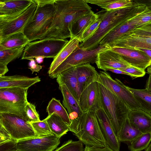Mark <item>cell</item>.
I'll use <instances>...</instances> for the list:
<instances>
[{"mask_svg": "<svg viewBox=\"0 0 151 151\" xmlns=\"http://www.w3.org/2000/svg\"><path fill=\"white\" fill-rule=\"evenodd\" d=\"M55 4L56 11L52 23L38 40L71 38L73 23L92 11L85 0H55Z\"/></svg>", "mask_w": 151, "mask_h": 151, "instance_id": "1", "label": "cell"}, {"mask_svg": "<svg viewBox=\"0 0 151 151\" xmlns=\"http://www.w3.org/2000/svg\"><path fill=\"white\" fill-rule=\"evenodd\" d=\"M146 6L144 2L134 1L132 4L127 7L109 11L104 9L102 19L98 29L92 37L80 43L78 48L85 50L96 48L111 31L142 12Z\"/></svg>", "mask_w": 151, "mask_h": 151, "instance_id": "2", "label": "cell"}, {"mask_svg": "<svg viewBox=\"0 0 151 151\" xmlns=\"http://www.w3.org/2000/svg\"><path fill=\"white\" fill-rule=\"evenodd\" d=\"M68 127L70 131L85 145L99 147L107 146L95 112H83L77 118L71 121Z\"/></svg>", "mask_w": 151, "mask_h": 151, "instance_id": "3", "label": "cell"}, {"mask_svg": "<svg viewBox=\"0 0 151 151\" xmlns=\"http://www.w3.org/2000/svg\"><path fill=\"white\" fill-rule=\"evenodd\" d=\"M37 4L34 14L23 32L30 42L38 40L48 30L56 11L55 0H34Z\"/></svg>", "mask_w": 151, "mask_h": 151, "instance_id": "4", "label": "cell"}, {"mask_svg": "<svg viewBox=\"0 0 151 151\" xmlns=\"http://www.w3.org/2000/svg\"><path fill=\"white\" fill-rule=\"evenodd\" d=\"M99 83L102 108L117 137L130 109L116 94Z\"/></svg>", "mask_w": 151, "mask_h": 151, "instance_id": "5", "label": "cell"}, {"mask_svg": "<svg viewBox=\"0 0 151 151\" xmlns=\"http://www.w3.org/2000/svg\"><path fill=\"white\" fill-rule=\"evenodd\" d=\"M28 89L16 87L0 88V113L15 115L29 122L25 110L28 102Z\"/></svg>", "mask_w": 151, "mask_h": 151, "instance_id": "6", "label": "cell"}, {"mask_svg": "<svg viewBox=\"0 0 151 151\" xmlns=\"http://www.w3.org/2000/svg\"><path fill=\"white\" fill-rule=\"evenodd\" d=\"M68 42L66 40L50 39L30 42L25 46L21 59L29 60L38 56L54 59Z\"/></svg>", "mask_w": 151, "mask_h": 151, "instance_id": "7", "label": "cell"}, {"mask_svg": "<svg viewBox=\"0 0 151 151\" xmlns=\"http://www.w3.org/2000/svg\"><path fill=\"white\" fill-rule=\"evenodd\" d=\"M111 48L108 44L99 45L96 48L91 50H85L78 47L49 76L52 79L56 78L58 74L69 68L83 64L95 63L99 52Z\"/></svg>", "mask_w": 151, "mask_h": 151, "instance_id": "8", "label": "cell"}, {"mask_svg": "<svg viewBox=\"0 0 151 151\" xmlns=\"http://www.w3.org/2000/svg\"><path fill=\"white\" fill-rule=\"evenodd\" d=\"M0 125L18 142L37 137L30 123L15 115L0 113Z\"/></svg>", "mask_w": 151, "mask_h": 151, "instance_id": "9", "label": "cell"}, {"mask_svg": "<svg viewBox=\"0 0 151 151\" xmlns=\"http://www.w3.org/2000/svg\"><path fill=\"white\" fill-rule=\"evenodd\" d=\"M98 82L120 98L130 110L142 109L139 104L128 87L119 79H114L108 73L100 71Z\"/></svg>", "mask_w": 151, "mask_h": 151, "instance_id": "10", "label": "cell"}, {"mask_svg": "<svg viewBox=\"0 0 151 151\" xmlns=\"http://www.w3.org/2000/svg\"><path fill=\"white\" fill-rule=\"evenodd\" d=\"M28 9L22 14L11 20L0 22V40L23 30L34 15L37 4L34 0Z\"/></svg>", "mask_w": 151, "mask_h": 151, "instance_id": "11", "label": "cell"}, {"mask_svg": "<svg viewBox=\"0 0 151 151\" xmlns=\"http://www.w3.org/2000/svg\"><path fill=\"white\" fill-rule=\"evenodd\" d=\"M55 135L36 137L18 141V151H53L60 143Z\"/></svg>", "mask_w": 151, "mask_h": 151, "instance_id": "12", "label": "cell"}, {"mask_svg": "<svg viewBox=\"0 0 151 151\" xmlns=\"http://www.w3.org/2000/svg\"><path fill=\"white\" fill-rule=\"evenodd\" d=\"M78 104L83 112L90 111L95 112L102 108L99 83L94 82L81 93Z\"/></svg>", "mask_w": 151, "mask_h": 151, "instance_id": "13", "label": "cell"}, {"mask_svg": "<svg viewBox=\"0 0 151 151\" xmlns=\"http://www.w3.org/2000/svg\"><path fill=\"white\" fill-rule=\"evenodd\" d=\"M33 0H0V22L8 21L22 14Z\"/></svg>", "mask_w": 151, "mask_h": 151, "instance_id": "14", "label": "cell"}, {"mask_svg": "<svg viewBox=\"0 0 151 151\" xmlns=\"http://www.w3.org/2000/svg\"><path fill=\"white\" fill-rule=\"evenodd\" d=\"M111 49L132 66L145 70L151 65V58L142 51L115 47H111Z\"/></svg>", "mask_w": 151, "mask_h": 151, "instance_id": "15", "label": "cell"}, {"mask_svg": "<svg viewBox=\"0 0 151 151\" xmlns=\"http://www.w3.org/2000/svg\"><path fill=\"white\" fill-rule=\"evenodd\" d=\"M111 48L98 53L95 63L99 69L106 71L108 69L120 70L131 66L121 55Z\"/></svg>", "mask_w": 151, "mask_h": 151, "instance_id": "16", "label": "cell"}, {"mask_svg": "<svg viewBox=\"0 0 151 151\" xmlns=\"http://www.w3.org/2000/svg\"><path fill=\"white\" fill-rule=\"evenodd\" d=\"M95 114L107 145L115 151H119L120 142L103 109H99Z\"/></svg>", "mask_w": 151, "mask_h": 151, "instance_id": "17", "label": "cell"}, {"mask_svg": "<svg viewBox=\"0 0 151 151\" xmlns=\"http://www.w3.org/2000/svg\"><path fill=\"white\" fill-rule=\"evenodd\" d=\"M132 49L142 48L151 50V37L125 34L109 45Z\"/></svg>", "mask_w": 151, "mask_h": 151, "instance_id": "18", "label": "cell"}, {"mask_svg": "<svg viewBox=\"0 0 151 151\" xmlns=\"http://www.w3.org/2000/svg\"><path fill=\"white\" fill-rule=\"evenodd\" d=\"M40 81L38 76L32 78L17 75L0 76V88L16 87L28 89Z\"/></svg>", "mask_w": 151, "mask_h": 151, "instance_id": "19", "label": "cell"}, {"mask_svg": "<svg viewBox=\"0 0 151 151\" xmlns=\"http://www.w3.org/2000/svg\"><path fill=\"white\" fill-rule=\"evenodd\" d=\"M75 68L81 93L91 83L98 82L99 73L90 64L80 65Z\"/></svg>", "mask_w": 151, "mask_h": 151, "instance_id": "20", "label": "cell"}, {"mask_svg": "<svg viewBox=\"0 0 151 151\" xmlns=\"http://www.w3.org/2000/svg\"><path fill=\"white\" fill-rule=\"evenodd\" d=\"M56 81L58 84H65L78 103L81 93L75 67L69 68L58 74Z\"/></svg>", "mask_w": 151, "mask_h": 151, "instance_id": "21", "label": "cell"}, {"mask_svg": "<svg viewBox=\"0 0 151 151\" xmlns=\"http://www.w3.org/2000/svg\"><path fill=\"white\" fill-rule=\"evenodd\" d=\"M128 118L131 124L142 133L151 132V116L142 109L130 110Z\"/></svg>", "mask_w": 151, "mask_h": 151, "instance_id": "22", "label": "cell"}, {"mask_svg": "<svg viewBox=\"0 0 151 151\" xmlns=\"http://www.w3.org/2000/svg\"><path fill=\"white\" fill-rule=\"evenodd\" d=\"M80 43L79 40L77 37H72L70 38L68 42L58 55L53 59L48 72V75H50L78 47Z\"/></svg>", "mask_w": 151, "mask_h": 151, "instance_id": "23", "label": "cell"}, {"mask_svg": "<svg viewBox=\"0 0 151 151\" xmlns=\"http://www.w3.org/2000/svg\"><path fill=\"white\" fill-rule=\"evenodd\" d=\"M98 15L92 11L80 18L73 23L72 37H77L80 41L83 33L97 20Z\"/></svg>", "mask_w": 151, "mask_h": 151, "instance_id": "24", "label": "cell"}, {"mask_svg": "<svg viewBox=\"0 0 151 151\" xmlns=\"http://www.w3.org/2000/svg\"><path fill=\"white\" fill-rule=\"evenodd\" d=\"M26 46H23L0 50V76L9 71L7 65L22 55Z\"/></svg>", "mask_w": 151, "mask_h": 151, "instance_id": "25", "label": "cell"}, {"mask_svg": "<svg viewBox=\"0 0 151 151\" xmlns=\"http://www.w3.org/2000/svg\"><path fill=\"white\" fill-rule=\"evenodd\" d=\"M59 88L62 93L63 99V105L67 110L68 115L76 112L79 116L83 112L81 110L78 102L70 92L66 86L63 84L58 83Z\"/></svg>", "mask_w": 151, "mask_h": 151, "instance_id": "26", "label": "cell"}, {"mask_svg": "<svg viewBox=\"0 0 151 151\" xmlns=\"http://www.w3.org/2000/svg\"><path fill=\"white\" fill-rule=\"evenodd\" d=\"M45 119L52 133L58 138H60L70 131L68 125L55 113L49 115Z\"/></svg>", "mask_w": 151, "mask_h": 151, "instance_id": "27", "label": "cell"}, {"mask_svg": "<svg viewBox=\"0 0 151 151\" xmlns=\"http://www.w3.org/2000/svg\"><path fill=\"white\" fill-rule=\"evenodd\" d=\"M30 42L23 31L19 32L0 40V50L26 46Z\"/></svg>", "mask_w": 151, "mask_h": 151, "instance_id": "28", "label": "cell"}, {"mask_svg": "<svg viewBox=\"0 0 151 151\" xmlns=\"http://www.w3.org/2000/svg\"><path fill=\"white\" fill-rule=\"evenodd\" d=\"M142 134L131 124L128 116L122 127L117 137L120 142H131Z\"/></svg>", "mask_w": 151, "mask_h": 151, "instance_id": "29", "label": "cell"}, {"mask_svg": "<svg viewBox=\"0 0 151 151\" xmlns=\"http://www.w3.org/2000/svg\"><path fill=\"white\" fill-rule=\"evenodd\" d=\"M87 3L96 5L107 11L131 5L134 1L131 0H85Z\"/></svg>", "mask_w": 151, "mask_h": 151, "instance_id": "30", "label": "cell"}, {"mask_svg": "<svg viewBox=\"0 0 151 151\" xmlns=\"http://www.w3.org/2000/svg\"><path fill=\"white\" fill-rule=\"evenodd\" d=\"M128 87L139 104L142 110L151 116V92L145 88L140 89Z\"/></svg>", "mask_w": 151, "mask_h": 151, "instance_id": "31", "label": "cell"}, {"mask_svg": "<svg viewBox=\"0 0 151 151\" xmlns=\"http://www.w3.org/2000/svg\"><path fill=\"white\" fill-rule=\"evenodd\" d=\"M48 115L55 113L59 116L69 126L71 124L68 114L60 100L53 98L49 102L46 108Z\"/></svg>", "mask_w": 151, "mask_h": 151, "instance_id": "32", "label": "cell"}, {"mask_svg": "<svg viewBox=\"0 0 151 151\" xmlns=\"http://www.w3.org/2000/svg\"><path fill=\"white\" fill-rule=\"evenodd\" d=\"M151 142V132L142 133L132 142L128 146L130 151H141L146 149Z\"/></svg>", "mask_w": 151, "mask_h": 151, "instance_id": "33", "label": "cell"}, {"mask_svg": "<svg viewBox=\"0 0 151 151\" xmlns=\"http://www.w3.org/2000/svg\"><path fill=\"white\" fill-rule=\"evenodd\" d=\"M150 1L145 2L146 6L144 10L131 19L136 28L151 22V1Z\"/></svg>", "mask_w": 151, "mask_h": 151, "instance_id": "34", "label": "cell"}, {"mask_svg": "<svg viewBox=\"0 0 151 151\" xmlns=\"http://www.w3.org/2000/svg\"><path fill=\"white\" fill-rule=\"evenodd\" d=\"M37 137H42L54 135L51 131L45 119L38 121L29 122Z\"/></svg>", "mask_w": 151, "mask_h": 151, "instance_id": "35", "label": "cell"}, {"mask_svg": "<svg viewBox=\"0 0 151 151\" xmlns=\"http://www.w3.org/2000/svg\"><path fill=\"white\" fill-rule=\"evenodd\" d=\"M104 9L97 12L98 18L97 20L83 33L80 40V43L84 42L91 37L95 33L98 29L102 21Z\"/></svg>", "mask_w": 151, "mask_h": 151, "instance_id": "36", "label": "cell"}, {"mask_svg": "<svg viewBox=\"0 0 151 151\" xmlns=\"http://www.w3.org/2000/svg\"><path fill=\"white\" fill-rule=\"evenodd\" d=\"M83 144L80 140H69L54 151H84Z\"/></svg>", "mask_w": 151, "mask_h": 151, "instance_id": "37", "label": "cell"}, {"mask_svg": "<svg viewBox=\"0 0 151 151\" xmlns=\"http://www.w3.org/2000/svg\"><path fill=\"white\" fill-rule=\"evenodd\" d=\"M125 34L139 37H151V24L149 23L146 24L132 30Z\"/></svg>", "mask_w": 151, "mask_h": 151, "instance_id": "38", "label": "cell"}, {"mask_svg": "<svg viewBox=\"0 0 151 151\" xmlns=\"http://www.w3.org/2000/svg\"><path fill=\"white\" fill-rule=\"evenodd\" d=\"M25 110L29 122L40 121L34 105L28 102L25 106Z\"/></svg>", "mask_w": 151, "mask_h": 151, "instance_id": "39", "label": "cell"}, {"mask_svg": "<svg viewBox=\"0 0 151 151\" xmlns=\"http://www.w3.org/2000/svg\"><path fill=\"white\" fill-rule=\"evenodd\" d=\"M120 70L130 74L133 79L143 77L145 75L146 73L145 70L132 66L122 69Z\"/></svg>", "mask_w": 151, "mask_h": 151, "instance_id": "40", "label": "cell"}, {"mask_svg": "<svg viewBox=\"0 0 151 151\" xmlns=\"http://www.w3.org/2000/svg\"><path fill=\"white\" fill-rule=\"evenodd\" d=\"M18 142L16 140L12 139L0 144V151H18Z\"/></svg>", "mask_w": 151, "mask_h": 151, "instance_id": "41", "label": "cell"}, {"mask_svg": "<svg viewBox=\"0 0 151 151\" xmlns=\"http://www.w3.org/2000/svg\"><path fill=\"white\" fill-rule=\"evenodd\" d=\"M12 139L11 136L8 132L3 127L0 125V144Z\"/></svg>", "mask_w": 151, "mask_h": 151, "instance_id": "42", "label": "cell"}, {"mask_svg": "<svg viewBox=\"0 0 151 151\" xmlns=\"http://www.w3.org/2000/svg\"><path fill=\"white\" fill-rule=\"evenodd\" d=\"M29 68L32 72V74L34 72H39L42 68L43 66L36 63L35 60L34 58L29 60L28 63Z\"/></svg>", "mask_w": 151, "mask_h": 151, "instance_id": "43", "label": "cell"}, {"mask_svg": "<svg viewBox=\"0 0 151 151\" xmlns=\"http://www.w3.org/2000/svg\"><path fill=\"white\" fill-rule=\"evenodd\" d=\"M84 151H115L108 146L104 147L85 145Z\"/></svg>", "mask_w": 151, "mask_h": 151, "instance_id": "44", "label": "cell"}, {"mask_svg": "<svg viewBox=\"0 0 151 151\" xmlns=\"http://www.w3.org/2000/svg\"><path fill=\"white\" fill-rule=\"evenodd\" d=\"M106 71H109L116 74L128 75L132 77L128 73L119 69H107Z\"/></svg>", "mask_w": 151, "mask_h": 151, "instance_id": "45", "label": "cell"}, {"mask_svg": "<svg viewBox=\"0 0 151 151\" xmlns=\"http://www.w3.org/2000/svg\"><path fill=\"white\" fill-rule=\"evenodd\" d=\"M145 89L151 92V75H149V77L147 81Z\"/></svg>", "mask_w": 151, "mask_h": 151, "instance_id": "46", "label": "cell"}, {"mask_svg": "<svg viewBox=\"0 0 151 151\" xmlns=\"http://www.w3.org/2000/svg\"><path fill=\"white\" fill-rule=\"evenodd\" d=\"M135 50H137L142 51L146 54L148 57L151 58V50L146 49L142 48L135 49Z\"/></svg>", "mask_w": 151, "mask_h": 151, "instance_id": "47", "label": "cell"}, {"mask_svg": "<svg viewBox=\"0 0 151 151\" xmlns=\"http://www.w3.org/2000/svg\"><path fill=\"white\" fill-rule=\"evenodd\" d=\"M45 58L43 56H38L35 58V60L38 64H41L43 62L44 58Z\"/></svg>", "mask_w": 151, "mask_h": 151, "instance_id": "48", "label": "cell"}, {"mask_svg": "<svg viewBox=\"0 0 151 151\" xmlns=\"http://www.w3.org/2000/svg\"><path fill=\"white\" fill-rule=\"evenodd\" d=\"M147 72L149 75H151V64L147 68Z\"/></svg>", "mask_w": 151, "mask_h": 151, "instance_id": "49", "label": "cell"}, {"mask_svg": "<svg viewBox=\"0 0 151 151\" xmlns=\"http://www.w3.org/2000/svg\"><path fill=\"white\" fill-rule=\"evenodd\" d=\"M145 151H151V143L149 144L148 147L145 149Z\"/></svg>", "mask_w": 151, "mask_h": 151, "instance_id": "50", "label": "cell"}, {"mask_svg": "<svg viewBox=\"0 0 151 151\" xmlns=\"http://www.w3.org/2000/svg\"><path fill=\"white\" fill-rule=\"evenodd\" d=\"M149 23V24H151V22H149V23Z\"/></svg>", "mask_w": 151, "mask_h": 151, "instance_id": "51", "label": "cell"}, {"mask_svg": "<svg viewBox=\"0 0 151 151\" xmlns=\"http://www.w3.org/2000/svg\"></svg>", "mask_w": 151, "mask_h": 151, "instance_id": "52", "label": "cell"}]
</instances>
